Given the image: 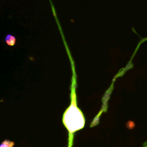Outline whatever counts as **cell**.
I'll return each mask as SVG.
<instances>
[{
  "instance_id": "3957f363",
  "label": "cell",
  "mask_w": 147,
  "mask_h": 147,
  "mask_svg": "<svg viewBox=\"0 0 147 147\" xmlns=\"http://www.w3.org/2000/svg\"><path fill=\"white\" fill-rule=\"evenodd\" d=\"M14 145V142L6 140L2 142L0 147H13Z\"/></svg>"
},
{
  "instance_id": "277c9868",
  "label": "cell",
  "mask_w": 147,
  "mask_h": 147,
  "mask_svg": "<svg viewBox=\"0 0 147 147\" xmlns=\"http://www.w3.org/2000/svg\"><path fill=\"white\" fill-rule=\"evenodd\" d=\"M142 147H147V141H146V142L144 144Z\"/></svg>"
},
{
  "instance_id": "7a4b0ae2",
  "label": "cell",
  "mask_w": 147,
  "mask_h": 147,
  "mask_svg": "<svg viewBox=\"0 0 147 147\" xmlns=\"http://www.w3.org/2000/svg\"><path fill=\"white\" fill-rule=\"evenodd\" d=\"M5 42L9 45H14L16 43V38L12 34H8L5 37Z\"/></svg>"
},
{
  "instance_id": "6da1fadb",
  "label": "cell",
  "mask_w": 147,
  "mask_h": 147,
  "mask_svg": "<svg viewBox=\"0 0 147 147\" xmlns=\"http://www.w3.org/2000/svg\"><path fill=\"white\" fill-rule=\"evenodd\" d=\"M63 122L69 133L80 130L84 126V115L76 105L75 88L72 91L71 105L63 114Z\"/></svg>"
}]
</instances>
